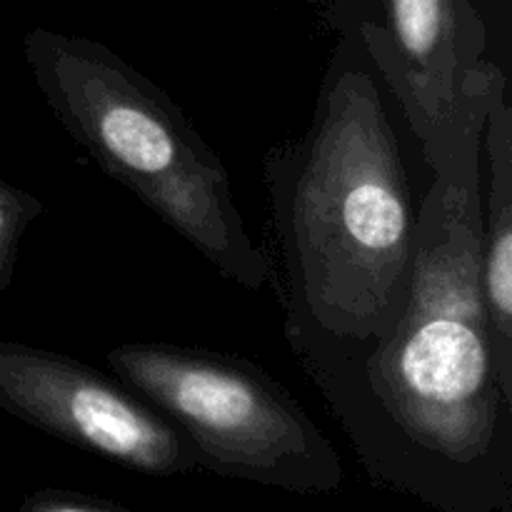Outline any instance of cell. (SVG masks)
I'll use <instances>...</instances> for the list:
<instances>
[{
  "label": "cell",
  "instance_id": "cell-1",
  "mask_svg": "<svg viewBox=\"0 0 512 512\" xmlns=\"http://www.w3.org/2000/svg\"><path fill=\"white\" fill-rule=\"evenodd\" d=\"M428 165L400 320L303 370L380 488L438 512H512V398L480 295L483 130Z\"/></svg>",
  "mask_w": 512,
  "mask_h": 512
},
{
  "label": "cell",
  "instance_id": "cell-2",
  "mask_svg": "<svg viewBox=\"0 0 512 512\" xmlns=\"http://www.w3.org/2000/svg\"><path fill=\"white\" fill-rule=\"evenodd\" d=\"M265 185L298 363L385 338L408 305L418 210L358 30L330 58L308 130L265 155Z\"/></svg>",
  "mask_w": 512,
  "mask_h": 512
},
{
  "label": "cell",
  "instance_id": "cell-3",
  "mask_svg": "<svg viewBox=\"0 0 512 512\" xmlns=\"http://www.w3.org/2000/svg\"><path fill=\"white\" fill-rule=\"evenodd\" d=\"M25 60L65 133L228 280L260 290L273 263L243 223L223 160L163 88L95 40L35 28Z\"/></svg>",
  "mask_w": 512,
  "mask_h": 512
},
{
  "label": "cell",
  "instance_id": "cell-4",
  "mask_svg": "<svg viewBox=\"0 0 512 512\" xmlns=\"http://www.w3.org/2000/svg\"><path fill=\"white\" fill-rule=\"evenodd\" d=\"M120 383L180 430L200 470L295 495H330L343 463L293 393L230 353L123 343L105 353Z\"/></svg>",
  "mask_w": 512,
  "mask_h": 512
},
{
  "label": "cell",
  "instance_id": "cell-5",
  "mask_svg": "<svg viewBox=\"0 0 512 512\" xmlns=\"http://www.w3.org/2000/svg\"><path fill=\"white\" fill-rule=\"evenodd\" d=\"M358 35L425 163L485 128L503 70L485 58L488 33L470 0H388L385 23H363Z\"/></svg>",
  "mask_w": 512,
  "mask_h": 512
},
{
  "label": "cell",
  "instance_id": "cell-6",
  "mask_svg": "<svg viewBox=\"0 0 512 512\" xmlns=\"http://www.w3.org/2000/svg\"><path fill=\"white\" fill-rule=\"evenodd\" d=\"M0 408L20 423L153 478L198 470L180 430L118 378L35 345L0 340Z\"/></svg>",
  "mask_w": 512,
  "mask_h": 512
},
{
  "label": "cell",
  "instance_id": "cell-7",
  "mask_svg": "<svg viewBox=\"0 0 512 512\" xmlns=\"http://www.w3.org/2000/svg\"><path fill=\"white\" fill-rule=\"evenodd\" d=\"M488 193H483L480 295L490 323L500 388L512 398V108L508 78L495 80L483 128Z\"/></svg>",
  "mask_w": 512,
  "mask_h": 512
},
{
  "label": "cell",
  "instance_id": "cell-8",
  "mask_svg": "<svg viewBox=\"0 0 512 512\" xmlns=\"http://www.w3.org/2000/svg\"><path fill=\"white\" fill-rule=\"evenodd\" d=\"M40 215H43V203L33 193L15 188L0 178V293L13 285L20 240Z\"/></svg>",
  "mask_w": 512,
  "mask_h": 512
},
{
  "label": "cell",
  "instance_id": "cell-9",
  "mask_svg": "<svg viewBox=\"0 0 512 512\" xmlns=\"http://www.w3.org/2000/svg\"><path fill=\"white\" fill-rule=\"evenodd\" d=\"M15 512H133L113 500L70 490H38L28 495Z\"/></svg>",
  "mask_w": 512,
  "mask_h": 512
}]
</instances>
